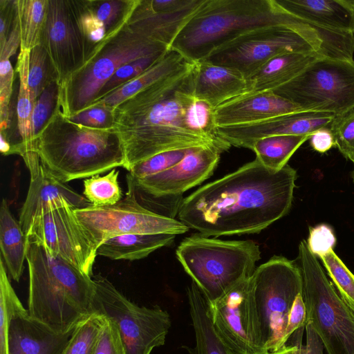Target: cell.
Wrapping results in <instances>:
<instances>
[{
	"mask_svg": "<svg viewBox=\"0 0 354 354\" xmlns=\"http://www.w3.org/2000/svg\"><path fill=\"white\" fill-rule=\"evenodd\" d=\"M205 0H138L127 26L169 49Z\"/></svg>",
	"mask_w": 354,
	"mask_h": 354,
	"instance_id": "cell-19",
	"label": "cell"
},
{
	"mask_svg": "<svg viewBox=\"0 0 354 354\" xmlns=\"http://www.w3.org/2000/svg\"><path fill=\"white\" fill-rule=\"evenodd\" d=\"M309 140L312 148L322 153L328 151L335 146L334 137L330 127L317 130L310 135Z\"/></svg>",
	"mask_w": 354,
	"mask_h": 354,
	"instance_id": "cell-47",
	"label": "cell"
},
{
	"mask_svg": "<svg viewBox=\"0 0 354 354\" xmlns=\"http://www.w3.org/2000/svg\"><path fill=\"white\" fill-rule=\"evenodd\" d=\"M297 346V345H285L282 348L270 353L269 354H296Z\"/></svg>",
	"mask_w": 354,
	"mask_h": 354,
	"instance_id": "cell-48",
	"label": "cell"
},
{
	"mask_svg": "<svg viewBox=\"0 0 354 354\" xmlns=\"http://www.w3.org/2000/svg\"><path fill=\"white\" fill-rule=\"evenodd\" d=\"M303 298L309 322L327 354H354V310L328 281L306 241L299 245Z\"/></svg>",
	"mask_w": 354,
	"mask_h": 354,
	"instance_id": "cell-8",
	"label": "cell"
},
{
	"mask_svg": "<svg viewBox=\"0 0 354 354\" xmlns=\"http://www.w3.org/2000/svg\"><path fill=\"white\" fill-rule=\"evenodd\" d=\"M303 111L273 91L248 93L214 109L216 127L252 124Z\"/></svg>",
	"mask_w": 354,
	"mask_h": 354,
	"instance_id": "cell-23",
	"label": "cell"
},
{
	"mask_svg": "<svg viewBox=\"0 0 354 354\" xmlns=\"http://www.w3.org/2000/svg\"><path fill=\"white\" fill-rule=\"evenodd\" d=\"M33 144L42 167L64 183L127 168L124 147L113 127L84 126L57 109Z\"/></svg>",
	"mask_w": 354,
	"mask_h": 354,
	"instance_id": "cell-3",
	"label": "cell"
},
{
	"mask_svg": "<svg viewBox=\"0 0 354 354\" xmlns=\"http://www.w3.org/2000/svg\"><path fill=\"white\" fill-rule=\"evenodd\" d=\"M273 92L303 111L342 114L354 108V59L319 57Z\"/></svg>",
	"mask_w": 354,
	"mask_h": 354,
	"instance_id": "cell-12",
	"label": "cell"
},
{
	"mask_svg": "<svg viewBox=\"0 0 354 354\" xmlns=\"http://www.w3.org/2000/svg\"><path fill=\"white\" fill-rule=\"evenodd\" d=\"M175 234H129L111 238L97 248V255L112 260H139L155 250L170 245Z\"/></svg>",
	"mask_w": 354,
	"mask_h": 354,
	"instance_id": "cell-28",
	"label": "cell"
},
{
	"mask_svg": "<svg viewBox=\"0 0 354 354\" xmlns=\"http://www.w3.org/2000/svg\"><path fill=\"white\" fill-rule=\"evenodd\" d=\"M26 237L93 277L97 247L69 204L40 214Z\"/></svg>",
	"mask_w": 354,
	"mask_h": 354,
	"instance_id": "cell-14",
	"label": "cell"
},
{
	"mask_svg": "<svg viewBox=\"0 0 354 354\" xmlns=\"http://www.w3.org/2000/svg\"><path fill=\"white\" fill-rule=\"evenodd\" d=\"M191 80L194 95L214 109L248 93V81L240 73L205 59L194 62Z\"/></svg>",
	"mask_w": 354,
	"mask_h": 354,
	"instance_id": "cell-24",
	"label": "cell"
},
{
	"mask_svg": "<svg viewBox=\"0 0 354 354\" xmlns=\"http://www.w3.org/2000/svg\"><path fill=\"white\" fill-rule=\"evenodd\" d=\"M307 323V313L303 295L296 297L290 312L286 327L282 339L284 346L291 335L297 331L303 330Z\"/></svg>",
	"mask_w": 354,
	"mask_h": 354,
	"instance_id": "cell-44",
	"label": "cell"
},
{
	"mask_svg": "<svg viewBox=\"0 0 354 354\" xmlns=\"http://www.w3.org/2000/svg\"><path fill=\"white\" fill-rule=\"evenodd\" d=\"M68 203L75 209L88 205L86 198L46 171L42 167L30 177L29 188L21 207L19 222L25 234L40 214Z\"/></svg>",
	"mask_w": 354,
	"mask_h": 354,
	"instance_id": "cell-22",
	"label": "cell"
},
{
	"mask_svg": "<svg viewBox=\"0 0 354 354\" xmlns=\"http://www.w3.org/2000/svg\"><path fill=\"white\" fill-rule=\"evenodd\" d=\"M250 278L216 300L208 301L209 312L216 332L237 354H269L262 335Z\"/></svg>",
	"mask_w": 354,
	"mask_h": 354,
	"instance_id": "cell-15",
	"label": "cell"
},
{
	"mask_svg": "<svg viewBox=\"0 0 354 354\" xmlns=\"http://www.w3.org/2000/svg\"><path fill=\"white\" fill-rule=\"evenodd\" d=\"M353 164H354V162H353ZM351 176L352 180L354 183V168H353V171H351Z\"/></svg>",
	"mask_w": 354,
	"mask_h": 354,
	"instance_id": "cell-49",
	"label": "cell"
},
{
	"mask_svg": "<svg viewBox=\"0 0 354 354\" xmlns=\"http://www.w3.org/2000/svg\"><path fill=\"white\" fill-rule=\"evenodd\" d=\"M193 64L113 109V129L123 145L128 171L136 163L167 151L214 146L224 152L230 148L224 140L192 131L187 123L186 111L194 98Z\"/></svg>",
	"mask_w": 354,
	"mask_h": 354,
	"instance_id": "cell-2",
	"label": "cell"
},
{
	"mask_svg": "<svg viewBox=\"0 0 354 354\" xmlns=\"http://www.w3.org/2000/svg\"><path fill=\"white\" fill-rule=\"evenodd\" d=\"M95 354H126L118 328L107 318L102 330Z\"/></svg>",
	"mask_w": 354,
	"mask_h": 354,
	"instance_id": "cell-43",
	"label": "cell"
},
{
	"mask_svg": "<svg viewBox=\"0 0 354 354\" xmlns=\"http://www.w3.org/2000/svg\"><path fill=\"white\" fill-rule=\"evenodd\" d=\"M55 81L58 82L57 73L47 51L39 44L30 53L28 86L32 102L35 104L44 89Z\"/></svg>",
	"mask_w": 354,
	"mask_h": 354,
	"instance_id": "cell-33",
	"label": "cell"
},
{
	"mask_svg": "<svg viewBox=\"0 0 354 354\" xmlns=\"http://www.w3.org/2000/svg\"><path fill=\"white\" fill-rule=\"evenodd\" d=\"M322 46L317 32L308 24H277L244 32L214 49L203 59L232 68L247 79L278 55L295 52L322 55Z\"/></svg>",
	"mask_w": 354,
	"mask_h": 354,
	"instance_id": "cell-9",
	"label": "cell"
},
{
	"mask_svg": "<svg viewBox=\"0 0 354 354\" xmlns=\"http://www.w3.org/2000/svg\"><path fill=\"white\" fill-rule=\"evenodd\" d=\"M119 171L113 169L101 176H93L84 180V196L94 206L112 205L123 198L118 182Z\"/></svg>",
	"mask_w": 354,
	"mask_h": 354,
	"instance_id": "cell-32",
	"label": "cell"
},
{
	"mask_svg": "<svg viewBox=\"0 0 354 354\" xmlns=\"http://www.w3.org/2000/svg\"><path fill=\"white\" fill-rule=\"evenodd\" d=\"M319 259L339 296L354 310V274L333 250Z\"/></svg>",
	"mask_w": 354,
	"mask_h": 354,
	"instance_id": "cell-35",
	"label": "cell"
},
{
	"mask_svg": "<svg viewBox=\"0 0 354 354\" xmlns=\"http://www.w3.org/2000/svg\"><path fill=\"white\" fill-rule=\"evenodd\" d=\"M26 261L31 317L64 333L93 313L92 277L30 241H27Z\"/></svg>",
	"mask_w": 354,
	"mask_h": 354,
	"instance_id": "cell-4",
	"label": "cell"
},
{
	"mask_svg": "<svg viewBox=\"0 0 354 354\" xmlns=\"http://www.w3.org/2000/svg\"><path fill=\"white\" fill-rule=\"evenodd\" d=\"M106 318L93 313L80 322L65 354H95Z\"/></svg>",
	"mask_w": 354,
	"mask_h": 354,
	"instance_id": "cell-34",
	"label": "cell"
},
{
	"mask_svg": "<svg viewBox=\"0 0 354 354\" xmlns=\"http://www.w3.org/2000/svg\"><path fill=\"white\" fill-rule=\"evenodd\" d=\"M335 115L326 112L300 111L252 124L217 127L216 133L231 146L251 149L255 141L266 137L311 135L318 129L330 127Z\"/></svg>",
	"mask_w": 354,
	"mask_h": 354,
	"instance_id": "cell-20",
	"label": "cell"
},
{
	"mask_svg": "<svg viewBox=\"0 0 354 354\" xmlns=\"http://www.w3.org/2000/svg\"><path fill=\"white\" fill-rule=\"evenodd\" d=\"M306 243L310 252L317 258H320L333 250L336 237L328 225L322 223L309 228Z\"/></svg>",
	"mask_w": 354,
	"mask_h": 354,
	"instance_id": "cell-41",
	"label": "cell"
},
{
	"mask_svg": "<svg viewBox=\"0 0 354 354\" xmlns=\"http://www.w3.org/2000/svg\"><path fill=\"white\" fill-rule=\"evenodd\" d=\"M166 53L142 57L127 63L120 67L102 86L93 102L106 97L113 91L140 75L157 62Z\"/></svg>",
	"mask_w": 354,
	"mask_h": 354,
	"instance_id": "cell-37",
	"label": "cell"
},
{
	"mask_svg": "<svg viewBox=\"0 0 354 354\" xmlns=\"http://www.w3.org/2000/svg\"><path fill=\"white\" fill-rule=\"evenodd\" d=\"M306 344H295L297 346L296 354H324V344L309 322L306 325Z\"/></svg>",
	"mask_w": 354,
	"mask_h": 354,
	"instance_id": "cell-46",
	"label": "cell"
},
{
	"mask_svg": "<svg viewBox=\"0 0 354 354\" xmlns=\"http://www.w3.org/2000/svg\"><path fill=\"white\" fill-rule=\"evenodd\" d=\"M335 146L347 159L354 162V108L335 115L330 127Z\"/></svg>",
	"mask_w": 354,
	"mask_h": 354,
	"instance_id": "cell-39",
	"label": "cell"
},
{
	"mask_svg": "<svg viewBox=\"0 0 354 354\" xmlns=\"http://www.w3.org/2000/svg\"><path fill=\"white\" fill-rule=\"evenodd\" d=\"M127 192L112 205L88 204L75 209L80 221L98 247L114 236L129 234H180L189 228L179 220L158 214L137 201L136 187L127 175Z\"/></svg>",
	"mask_w": 354,
	"mask_h": 354,
	"instance_id": "cell-13",
	"label": "cell"
},
{
	"mask_svg": "<svg viewBox=\"0 0 354 354\" xmlns=\"http://www.w3.org/2000/svg\"><path fill=\"white\" fill-rule=\"evenodd\" d=\"M321 57L324 56L319 53L295 52L278 55L246 79L248 93L273 91L291 81L310 63Z\"/></svg>",
	"mask_w": 354,
	"mask_h": 354,
	"instance_id": "cell-25",
	"label": "cell"
},
{
	"mask_svg": "<svg viewBox=\"0 0 354 354\" xmlns=\"http://www.w3.org/2000/svg\"><path fill=\"white\" fill-rule=\"evenodd\" d=\"M176 255L207 300L212 302L252 276L261 251L252 240L224 241L197 234L184 239Z\"/></svg>",
	"mask_w": 354,
	"mask_h": 354,
	"instance_id": "cell-6",
	"label": "cell"
},
{
	"mask_svg": "<svg viewBox=\"0 0 354 354\" xmlns=\"http://www.w3.org/2000/svg\"><path fill=\"white\" fill-rule=\"evenodd\" d=\"M59 84L57 81L48 85L36 100L32 113L33 141L55 112L58 102Z\"/></svg>",
	"mask_w": 354,
	"mask_h": 354,
	"instance_id": "cell-38",
	"label": "cell"
},
{
	"mask_svg": "<svg viewBox=\"0 0 354 354\" xmlns=\"http://www.w3.org/2000/svg\"><path fill=\"white\" fill-rule=\"evenodd\" d=\"M138 0H71L88 57L127 23Z\"/></svg>",
	"mask_w": 354,
	"mask_h": 354,
	"instance_id": "cell-21",
	"label": "cell"
},
{
	"mask_svg": "<svg viewBox=\"0 0 354 354\" xmlns=\"http://www.w3.org/2000/svg\"><path fill=\"white\" fill-rule=\"evenodd\" d=\"M277 24H307L288 13L276 0H205L170 48L190 62L251 29Z\"/></svg>",
	"mask_w": 354,
	"mask_h": 354,
	"instance_id": "cell-5",
	"label": "cell"
},
{
	"mask_svg": "<svg viewBox=\"0 0 354 354\" xmlns=\"http://www.w3.org/2000/svg\"><path fill=\"white\" fill-rule=\"evenodd\" d=\"M221 153L214 146L194 147L171 168L138 180H131L136 190L154 198L182 195L213 174Z\"/></svg>",
	"mask_w": 354,
	"mask_h": 354,
	"instance_id": "cell-18",
	"label": "cell"
},
{
	"mask_svg": "<svg viewBox=\"0 0 354 354\" xmlns=\"http://www.w3.org/2000/svg\"><path fill=\"white\" fill-rule=\"evenodd\" d=\"M191 63L180 53L170 48L157 62L140 75L106 97L92 102L86 109L102 106L113 109L136 93L179 72Z\"/></svg>",
	"mask_w": 354,
	"mask_h": 354,
	"instance_id": "cell-26",
	"label": "cell"
},
{
	"mask_svg": "<svg viewBox=\"0 0 354 354\" xmlns=\"http://www.w3.org/2000/svg\"><path fill=\"white\" fill-rule=\"evenodd\" d=\"M48 0H14L15 20L18 25L20 50L39 45L45 25Z\"/></svg>",
	"mask_w": 354,
	"mask_h": 354,
	"instance_id": "cell-30",
	"label": "cell"
},
{
	"mask_svg": "<svg viewBox=\"0 0 354 354\" xmlns=\"http://www.w3.org/2000/svg\"><path fill=\"white\" fill-rule=\"evenodd\" d=\"M169 49L127 24L99 45L84 64L59 85L57 109L70 118L86 109L102 86L124 64L166 53Z\"/></svg>",
	"mask_w": 354,
	"mask_h": 354,
	"instance_id": "cell-7",
	"label": "cell"
},
{
	"mask_svg": "<svg viewBox=\"0 0 354 354\" xmlns=\"http://www.w3.org/2000/svg\"><path fill=\"white\" fill-rule=\"evenodd\" d=\"M0 258V297L8 312V354H65L77 329L58 333L31 317L15 293Z\"/></svg>",
	"mask_w": 354,
	"mask_h": 354,
	"instance_id": "cell-16",
	"label": "cell"
},
{
	"mask_svg": "<svg viewBox=\"0 0 354 354\" xmlns=\"http://www.w3.org/2000/svg\"><path fill=\"white\" fill-rule=\"evenodd\" d=\"M68 118L77 124L92 128L113 127V109L102 106L88 108Z\"/></svg>",
	"mask_w": 354,
	"mask_h": 354,
	"instance_id": "cell-42",
	"label": "cell"
},
{
	"mask_svg": "<svg viewBox=\"0 0 354 354\" xmlns=\"http://www.w3.org/2000/svg\"><path fill=\"white\" fill-rule=\"evenodd\" d=\"M15 18L14 0L0 1V46L7 40Z\"/></svg>",
	"mask_w": 354,
	"mask_h": 354,
	"instance_id": "cell-45",
	"label": "cell"
},
{
	"mask_svg": "<svg viewBox=\"0 0 354 354\" xmlns=\"http://www.w3.org/2000/svg\"><path fill=\"white\" fill-rule=\"evenodd\" d=\"M27 241L19 221L10 212L7 201L2 199L0 207V248L6 270L12 279L19 281L26 260Z\"/></svg>",
	"mask_w": 354,
	"mask_h": 354,
	"instance_id": "cell-29",
	"label": "cell"
},
{
	"mask_svg": "<svg viewBox=\"0 0 354 354\" xmlns=\"http://www.w3.org/2000/svg\"><path fill=\"white\" fill-rule=\"evenodd\" d=\"M192 149L158 153L132 166L129 175L133 181H136L161 173L180 162Z\"/></svg>",
	"mask_w": 354,
	"mask_h": 354,
	"instance_id": "cell-36",
	"label": "cell"
},
{
	"mask_svg": "<svg viewBox=\"0 0 354 354\" xmlns=\"http://www.w3.org/2000/svg\"><path fill=\"white\" fill-rule=\"evenodd\" d=\"M40 44L51 59L59 85L84 64L87 50L71 0H48Z\"/></svg>",
	"mask_w": 354,
	"mask_h": 354,
	"instance_id": "cell-17",
	"label": "cell"
},
{
	"mask_svg": "<svg viewBox=\"0 0 354 354\" xmlns=\"http://www.w3.org/2000/svg\"><path fill=\"white\" fill-rule=\"evenodd\" d=\"M93 313L102 315L118 328L126 354H151L165 344L170 316L159 306H140L127 299L101 274L93 275Z\"/></svg>",
	"mask_w": 354,
	"mask_h": 354,
	"instance_id": "cell-10",
	"label": "cell"
},
{
	"mask_svg": "<svg viewBox=\"0 0 354 354\" xmlns=\"http://www.w3.org/2000/svg\"><path fill=\"white\" fill-rule=\"evenodd\" d=\"M189 313L196 346L192 354H237L216 332L212 322L208 301L192 281L187 288Z\"/></svg>",
	"mask_w": 354,
	"mask_h": 354,
	"instance_id": "cell-27",
	"label": "cell"
},
{
	"mask_svg": "<svg viewBox=\"0 0 354 354\" xmlns=\"http://www.w3.org/2000/svg\"><path fill=\"white\" fill-rule=\"evenodd\" d=\"M310 135H283L266 137L254 142L251 149L256 158L266 168L279 171Z\"/></svg>",
	"mask_w": 354,
	"mask_h": 354,
	"instance_id": "cell-31",
	"label": "cell"
},
{
	"mask_svg": "<svg viewBox=\"0 0 354 354\" xmlns=\"http://www.w3.org/2000/svg\"><path fill=\"white\" fill-rule=\"evenodd\" d=\"M262 335L269 353L283 346L288 316L298 295L303 293V277L298 264L273 256L258 266L250 278Z\"/></svg>",
	"mask_w": 354,
	"mask_h": 354,
	"instance_id": "cell-11",
	"label": "cell"
},
{
	"mask_svg": "<svg viewBox=\"0 0 354 354\" xmlns=\"http://www.w3.org/2000/svg\"><path fill=\"white\" fill-rule=\"evenodd\" d=\"M14 70L10 59H0V131L6 132L10 124V103Z\"/></svg>",
	"mask_w": 354,
	"mask_h": 354,
	"instance_id": "cell-40",
	"label": "cell"
},
{
	"mask_svg": "<svg viewBox=\"0 0 354 354\" xmlns=\"http://www.w3.org/2000/svg\"><path fill=\"white\" fill-rule=\"evenodd\" d=\"M297 178L255 158L183 198L178 220L206 236L259 233L289 212Z\"/></svg>",
	"mask_w": 354,
	"mask_h": 354,
	"instance_id": "cell-1",
	"label": "cell"
}]
</instances>
